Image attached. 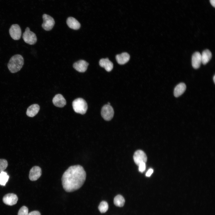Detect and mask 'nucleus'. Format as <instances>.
I'll use <instances>...</instances> for the list:
<instances>
[{
	"label": "nucleus",
	"mask_w": 215,
	"mask_h": 215,
	"mask_svg": "<svg viewBox=\"0 0 215 215\" xmlns=\"http://www.w3.org/2000/svg\"><path fill=\"white\" fill-rule=\"evenodd\" d=\"M114 113L113 108L110 105H105L102 109L101 115L103 118L106 121L111 120L113 116Z\"/></svg>",
	"instance_id": "nucleus-5"
},
{
	"label": "nucleus",
	"mask_w": 215,
	"mask_h": 215,
	"mask_svg": "<svg viewBox=\"0 0 215 215\" xmlns=\"http://www.w3.org/2000/svg\"><path fill=\"white\" fill-rule=\"evenodd\" d=\"M201 56L202 63L203 64H206L211 58L212 53L209 50L206 49L202 52Z\"/></svg>",
	"instance_id": "nucleus-19"
},
{
	"label": "nucleus",
	"mask_w": 215,
	"mask_h": 215,
	"mask_svg": "<svg viewBox=\"0 0 215 215\" xmlns=\"http://www.w3.org/2000/svg\"><path fill=\"white\" fill-rule=\"evenodd\" d=\"M28 208L25 206H23L19 210L18 215H28Z\"/></svg>",
	"instance_id": "nucleus-24"
},
{
	"label": "nucleus",
	"mask_w": 215,
	"mask_h": 215,
	"mask_svg": "<svg viewBox=\"0 0 215 215\" xmlns=\"http://www.w3.org/2000/svg\"><path fill=\"white\" fill-rule=\"evenodd\" d=\"M39 109L40 107L38 104L32 105L28 108L26 111V114L29 117H33L37 114Z\"/></svg>",
	"instance_id": "nucleus-16"
},
{
	"label": "nucleus",
	"mask_w": 215,
	"mask_h": 215,
	"mask_svg": "<svg viewBox=\"0 0 215 215\" xmlns=\"http://www.w3.org/2000/svg\"><path fill=\"white\" fill-rule=\"evenodd\" d=\"M43 22L42 24V28L46 31L51 30L53 27L55 22L54 19L47 14L43 15Z\"/></svg>",
	"instance_id": "nucleus-6"
},
{
	"label": "nucleus",
	"mask_w": 215,
	"mask_h": 215,
	"mask_svg": "<svg viewBox=\"0 0 215 215\" xmlns=\"http://www.w3.org/2000/svg\"><path fill=\"white\" fill-rule=\"evenodd\" d=\"M116 58L118 64H123L129 61L130 58V56L128 53L124 52L121 54L116 55Z\"/></svg>",
	"instance_id": "nucleus-17"
},
{
	"label": "nucleus",
	"mask_w": 215,
	"mask_h": 215,
	"mask_svg": "<svg viewBox=\"0 0 215 215\" xmlns=\"http://www.w3.org/2000/svg\"><path fill=\"white\" fill-rule=\"evenodd\" d=\"M8 163L7 161L4 159H0V172L3 171L7 168Z\"/></svg>",
	"instance_id": "nucleus-23"
},
{
	"label": "nucleus",
	"mask_w": 215,
	"mask_h": 215,
	"mask_svg": "<svg viewBox=\"0 0 215 215\" xmlns=\"http://www.w3.org/2000/svg\"><path fill=\"white\" fill-rule=\"evenodd\" d=\"M213 80H214V82L215 83V75H214L213 77Z\"/></svg>",
	"instance_id": "nucleus-29"
},
{
	"label": "nucleus",
	"mask_w": 215,
	"mask_h": 215,
	"mask_svg": "<svg viewBox=\"0 0 215 215\" xmlns=\"http://www.w3.org/2000/svg\"><path fill=\"white\" fill-rule=\"evenodd\" d=\"M186 89L185 84L184 83H180L178 84L175 87L174 90V95L177 97L182 95L185 91Z\"/></svg>",
	"instance_id": "nucleus-18"
},
{
	"label": "nucleus",
	"mask_w": 215,
	"mask_h": 215,
	"mask_svg": "<svg viewBox=\"0 0 215 215\" xmlns=\"http://www.w3.org/2000/svg\"><path fill=\"white\" fill-rule=\"evenodd\" d=\"M53 102L56 107L62 108L66 104V101L62 95L61 94L56 95L53 99Z\"/></svg>",
	"instance_id": "nucleus-13"
},
{
	"label": "nucleus",
	"mask_w": 215,
	"mask_h": 215,
	"mask_svg": "<svg viewBox=\"0 0 215 215\" xmlns=\"http://www.w3.org/2000/svg\"><path fill=\"white\" fill-rule=\"evenodd\" d=\"M9 178V176L6 172L4 171L0 173V185L4 186L7 182Z\"/></svg>",
	"instance_id": "nucleus-21"
},
{
	"label": "nucleus",
	"mask_w": 215,
	"mask_h": 215,
	"mask_svg": "<svg viewBox=\"0 0 215 215\" xmlns=\"http://www.w3.org/2000/svg\"><path fill=\"white\" fill-rule=\"evenodd\" d=\"M125 199L123 197L120 195H118L114 198L113 202L114 205L118 207H123L125 203Z\"/></svg>",
	"instance_id": "nucleus-20"
},
{
	"label": "nucleus",
	"mask_w": 215,
	"mask_h": 215,
	"mask_svg": "<svg viewBox=\"0 0 215 215\" xmlns=\"http://www.w3.org/2000/svg\"><path fill=\"white\" fill-rule=\"evenodd\" d=\"M86 173L83 168L79 165L69 167L64 172L62 178L64 189L70 192L77 190L84 184Z\"/></svg>",
	"instance_id": "nucleus-1"
},
{
	"label": "nucleus",
	"mask_w": 215,
	"mask_h": 215,
	"mask_svg": "<svg viewBox=\"0 0 215 215\" xmlns=\"http://www.w3.org/2000/svg\"><path fill=\"white\" fill-rule=\"evenodd\" d=\"M18 200L17 195L14 194L10 193L6 194L3 198V202L6 205H13L16 204Z\"/></svg>",
	"instance_id": "nucleus-9"
},
{
	"label": "nucleus",
	"mask_w": 215,
	"mask_h": 215,
	"mask_svg": "<svg viewBox=\"0 0 215 215\" xmlns=\"http://www.w3.org/2000/svg\"><path fill=\"white\" fill-rule=\"evenodd\" d=\"M108 203L105 201H102L100 203L98 209L101 213H105L108 210Z\"/></svg>",
	"instance_id": "nucleus-22"
},
{
	"label": "nucleus",
	"mask_w": 215,
	"mask_h": 215,
	"mask_svg": "<svg viewBox=\"0 0 215 215\" xmlns=\"http://www.w3.org/2000/svg\"><path fill=\"white\" fill-rule=\"evenodd\" d=\"M24 64L22 56L20 54H16L12 56L7 64L9 71L12 73L19 71L22 68Z\"/></svg>",
	"instance_id": "nucleus-2"
},
{
	"label": "nucleus",
	"mask_w": 215,
	"mask_h": 215,
	"mask_svg": "<svg viewBox=\"0 0 215 215\" xmlns=\"http://www.w3.org/2000/svg\"><path fill=\"white\" fill-rule=\"evenodd\" d=\"M74 110L76 113L82 114H85L87 109V105L86 101L82 98H78L72 102Z\"/></svg>",
	"instance_id": "nucleus-3"
},
{
	"label": "nucleus",
	"mask_w": 215,
	"mask_h": 215,
	"mask_svg": "<svg viewBox=\"0 0 215 215\" xmlns=\"http://www.w3.org/2000/svg\"><path fill=\"white\" fill-rule=\"evenodd\" d=\"M133 159L135 164L138 166L142 163H145L147 159L146 154L141 150H138L135 152Z\"/></svg>",
	"instance_id": "nucleus-8"
},
{
	"label": "nucleus",
	"mask_w": 215,
	"mask_h": 215,
	"mask_svg": "<svg viewBox=\"0 0 215 215\" xmlns=\"http://www.w3.org/2000/svg\"><path fill=\"white\" fill-rule=\"evenodd\" d=\"M138 166H139V170L140 172H143L145 170L146 168L145 163H142Z\"/></svg>",
	"instance_id": "nucleus-25"
},
{
	"label": "nucleus",
	"mask_w": 215,
	"mask_h": 215,
	"mask_svg": "<svg viewBox=\"0 0 215 215\" xmlns=\"http://www.w3.org/2000/svg\"><path fill=\"white\" fill-rule=\"evenodd\" d=\"M210 1L211 5L214 7L215 6V0H210Z\"/></svg>",
	"instance_id": "nucleus-28"
},
{
	"label": "nucleus",
	"mask_w": 215,
	"mask_h": 215,
	"mask_svg": "<svg viewBox=\"0 0 215 215\" xmlns=\"http://www.w3.org/2000/svg\"><path fill=\"white\" fill-rule=\"evenodd\" d=\"M23 39L24 42L30 45H33L37 42V38L36 34L31 31L29 27H27L23 33Z\"/></svg>",
	"instance_id": "nucleus-4"
},
{
	"label": "nucleus",
	"mask_w": 215,
	"mask_h": 215,
	"mask_svg": "<svg viewBox=\"0 0 215 215\" xmlns=\"http://www.w3.org/2000/svg\"><path fill=\"white\" fill-rule=\"evenodd\" d=\"M9 32L10 36L13 39L17 40L21 38L22 31L21 28L18 24H12L9 29Z\"/></svg>",
	"instance_id": "nucleus-7"
},
{
	"label": "nucleus",
	"mask_w": 215,
	"mask_h": 215,
	"mask_svg": "<svg viewBox=\"0 0 215 215\" xmlns=\"http://www.w3.org/2000/svg\"><path fill=\"white\" fill-rule=\"evenodd\" d=\"M153 172V170L152 168L149 169L146 173V176L147 177L150 176Z\"/></svg>",
	"instance_id": "nucleus-26"
},
{
	"label": "nucleus",
	"mask_w": 215,
	"mask_h": 215,
	"mask_svg": "<svg viewBox=\"0 0 215 215\" xmlns=\"http://www.w3.org/2000/svg\"><path fill=\"white\" fill-rule=\"evenodd\" d=\"M66 22L68 26L72 29L77 30L80 27L81 24L79 22L73 17H68Z\"/></svg>",
	"instance_id": "nucleus-15"
},
{
	"label": "nucleus",
	"mask_w": 215,
	"mask_h": 215,
	"mask_svg": "<svg viewBox=\"0 0 215 215\" xmlns=\"http://www.w3.org/2000/svg\"><path fill=\"white\" fill-rule=\"evenodd\" d=\"M88 65L89 63L85 61L81 60L74 63L73 67L78 71L83 73L87 70Z\"/></svg>",
	"instance_id": "nucleus-11"
},
{
	"label": "nucleus",
	"mask_w": 215,
	"mask_h": 215,
	"mask_svg": "<svg viewBox=\"0 0 215 215\" xmlns=\"http://www.w3.org/2000/svg\"><path fill=\"white\" fill-rule=\"evenodd\" d=\"M99 64L108 72L111 71L113 67V63L107 58L101 59L99 61Z\"/></svg>",
	"instance_id": "nucleus-14"
},
{
	"label": "nucleus",
	"mask_w": 215,
	"mask_h": 215,
	"mask_svg": "<svg viewBox=\"0 0 215 215\" xmlns=\"http://www.w3.org/2000/svg\"><path fill=\"white\" fill-rule=\"evenodd\" d=\"M28 215H41V214L39 211H33L29 213Z\"/></svg>",
	"instance_id": "nucleus-27"
},
{
	"label": "nucleus",
	"mask_w": 215,
	"mask_h": 215,
	"mask_svg": "<svg viewBox=\"0 0 215 215\" xmlns=\"http://www.w3.org/2000/svg\"><path fill=\"white\" fill-rule=\"evenodd\" d=\"M202 63L201 54L199 52L194 53L192 57V65L194 68L197 69L199 67Z\"/></svg>",
	"instance_id": "nucleus-12"
},
{
	"label": "nucleus",
	"mask_w": 215,
	"mask_h": 215,
	"mask_svg": "<svg viewBox=\"0 0 215 215\" xmlns=\"http://www.w3.org/2000/svg\"><path fill=\"white\" fill-rule=\"evenodd\" d=\"M42 170L38 166H34L30 169L29 175V178L32 181L37 180L41 176Z\"/></svg>",
	"instance_id": "nucleus-10"
}]
</instances>
